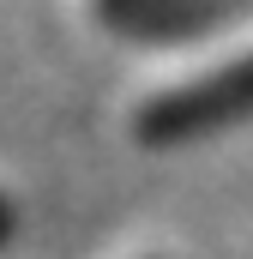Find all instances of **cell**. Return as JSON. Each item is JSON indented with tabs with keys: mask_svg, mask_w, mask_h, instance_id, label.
Listing matches in <instances>:
<instances>
[{
	"mask_svg": "<svg viewBox=\"0 0 253 259\" xmlns=\"http://www.w3.org/2000/svg\"><path fill=\"white\" fill-rule=\"evenodd\" d=\"M253 0H91V12L103 18V30L115 36H193V30H217L229 12H247Z\"/></svg>",
	"mask_w": 253,
	"mask_h": 259,
	"instance_id": "cell-2",
	"label": "cell"
},
{
	"mask_svg": "<svg viewBox=\"0 0 253 259\" xmlns=\"http://www.w3.org/2000/svg\"><path fill=\"white\" fill-rule=\"evenodd\" d=\"M6 229H12V211H6V199H0V241H6Z\"/></svg>",
	"mask_w": 253,
	"mask_h": 259,
	"instance_id": "cell-3",
	"label": "cell"
},
{
	"mask_svg": "<svg viewBox=\"0 0 253 259\" xmlns=\"http://www.w3.org/2000/svg\"><path fill=\"white\" fill-rule=\"evenodd\" d=\"M253 115V42L211 61L205 72H193L181 84H163L151 91L139 109H133V133L145 145H175V139H199V133H217L229 121Z\"/></svg>",
	"mask_w": 253,
	"mask_h": 259,
	"instance_id": "cell-1",
	"label": "cell"
},
{
	"mask_svg": "<svg viewBox=\"0 0 253 259\" xmlns=\"http://www.w3.org/2000/svg\"><path fill=\"white\" fill-rule=\"evenodd\" d=\"M133 259H163V253H133Z\"/></svg>",
	"mask_w": 253,
	"mask_h": 259,
	"instance_id": "cell-4",
	"label": "cell"
}]
</instances>
